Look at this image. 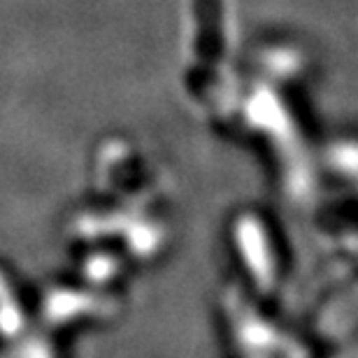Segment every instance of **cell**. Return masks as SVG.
Masks as SVG:
<instances>
[{
	"label": "cell",
	"mask_w": 358,
	"mask_h": 358,
	"mask_svg": "<svg viewBox=\"0 0 358 358\" xmlns=\"http://www.w3.org/2000/svg\"><path fill=\"white\" fill-rule=\"evenodd\" d=\"M238 235H242V242L249 245V272L259 279V282H270L272 270L275 266H270V245L266 240V235L261 231V224H242L238 226Z\"/></svg>",
	"instance_id": "1"
}]
</instances>
